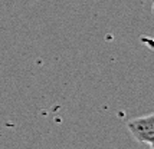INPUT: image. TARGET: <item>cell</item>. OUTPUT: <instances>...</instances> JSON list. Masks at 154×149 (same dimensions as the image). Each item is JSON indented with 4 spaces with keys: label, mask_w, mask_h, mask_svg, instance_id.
<instances>
[{
    "label": "cell",
    "mask_w": 154,
    "mask_h": 149,
    "mask_svg": "<svg viewBox=\"0 0 154 149\" xmlns=\"http://www.w3.org/2000/svg\"><path fill=\"white\" fill-rule=\"evenodd\" d=\"M150 146H151V149H154V143H153V145H150Z\"/></svg>",
    "instance_id": "2"
},
{
    "label": "cell",
    "mask_w": 154,
    "mask_h": 149,
    "mask_svg": "<svg viewBox=\"0 0 154 149\" xmlns=\"http://www.w3.org/2000/svg\"><path fill=\"white\" fill-rule=\"evenodd\" d=\"M127 128L137 142L147 145L154 143V113L130 119Z\"/></svg>",
    "instance_id": "1"
}]
</instances>
